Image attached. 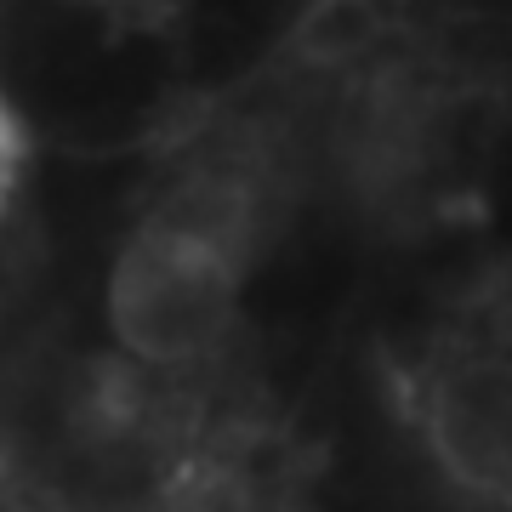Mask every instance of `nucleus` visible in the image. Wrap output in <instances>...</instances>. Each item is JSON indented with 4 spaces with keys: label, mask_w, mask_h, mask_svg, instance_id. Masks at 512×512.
I'll return each instance as SVG.
<instances>
[{
    "label": "nucleus",
    "mask_w": 512,
    "mask_h": 512,
    "mask_svg": "<svg viewBox=\"0 0 512 512\" xmlns=\"http://www.w3.org/2000/svg\"><path fill=\"white\" fill-rule=\"evenodd\" d=\"M478 80L336 0L256 86L114 154L0 160V450L29 512H171L319 433L376 262L467 205Z\"/></svg>",
    "instance_id": "obj_1"
},
{
    "label": "nucleus",
    "mask_w": 512,
    "mask_h": 512,
    "mask_svg": "<svg viewBox=\"0 0 512 512\" xmlns=\"http://www.w3.org/2000/svg\"><path fill=\"white\" fill-rule=\"evenodd\" d=\"M336 0H0V160L114 154L194 126Z\"/></svg>",
    "instance_id": "obj_2"
}]
</instances>
